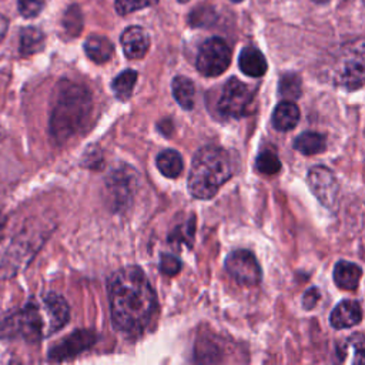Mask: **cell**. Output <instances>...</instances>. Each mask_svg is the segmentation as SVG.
<instances>
[{"label": "cell", "mask_w": 365, "mask_h": 365, "mask_svg": "<svg viewBox=\"0 0 365 365\" xmlns=\"http://www.w3.org/2000/svg\"><path fill=\"white\" fill-rule=\"evenodd\" d=\"M232 177V165L228 153L215 145L200 148L191 163L188 174V191L194 198L210 200Z\"/></svg>", "instance_id": "obj_4"}, {"label": "cell", "mask_w": 365, "mask_h": 365, "mask_svg": "<svg viewBox=\"0 0 365 365\" xmlns=\"http://www.w3.org/2000/svg\"><path fill=\"white\" fill-rule=\"evenodd\" d=\"M319 298H321L319 291H318L317 288H309V289L304 294L302 307H304L305 309H312V308L317 305V302L319 301Z\"/></svg>", "instance_id": "obj_31"}, {"label": "cell", "mask_w": 365, "mask_h": 365, "mask_svg": "<svg viewBox=\"0 0 365 365\" xmlns=\"http://www.w3.org/2000/svg\"><path fill=\"white\" fill-rule=\"evenodd\" d=\"M48 235V230L41 225H27L21 228L10 241L1 262L0 279H11L30 264Z\"/></svg>", "instance_id": "obj_5"}, {"label": "cell", "mask_w": 365, "mask_h": 365, "mask_svg": "<svg viewBox=\"0 0 365 365\" xmlns=\"http://www.w3.org/2000/svg\"><path fill=\"white\" fill-rule=\"evenodd\" d=\"M174 98L184 110H191L194 107L195 98V86L194 83L184 76H177L171 84Z\"/></svg>", "instance_id": "obj_21"}, {"label": "cell", "mask_w": 365, "mask_h": 365, "mask_svg": "<svg viewBox=\"0 0 365 365\" xmlns=\"http://www.w3.org/2000/svg\"><path fill=\"white\" fill-rule=\"evenodd\" d=\"M158 3V0H115V10L118 14L125 16L133 11L153 7Z\"/></svg>", "instance_id": "obj_28"}, {"label": "cell", "mask_w": 365, "mask_h": 365, "mask_svg": "<svg viewBox=\"0 0 365 365\" xmlns=\"http://www.w3.org/2000/svg\"><path fill=\"white\" fill-rule=\"evenodd\" d=\"M339 87L346 90H358L364 84V56L362 48L354 57L342 61L339 68L336 70L335 80Z\"/></svg>", "instance_id": "obj_11"}, {"label": "cell", "mask_w": 365, "mask_h": 365, "mask_svg": "<svg viewBox=\"0 0 365 365\" xmlns=\"http://www.w3.org/2000/svg\"><path fill=\"white\" fill-rule=\"evenodd\" d=\"M301 77L297 73H285L279 78L278 91L288 100H295L301 96Z\"/></svg>", "instance_id": "obj_24"}, {"label": "cell", "mask_w": 365, "mask_h": 365, "mask_svg": "<svg viewBox=\"0 0 365 365\" xmlns=\"http://www.w3.org/2000/svg\"><path fill=\"white\" fill-rule=\"evenodd\" d=\"M97 341V335L91 329H76L70 335L60 339L48 349V359L66 361L87 351Z\"/></svg>", "instance_id": "obj_10"}, {"label": "cell", "mask_w": 365, "mask_h": 365, "mask_svg": "<svg viewBox=\"0 0 365 365\" xmlns=\"http://www.w3.org/2000/svg\"><path fill=\"white\" fill-rule=\"evenodd\" d=\"M299 121V108L292 100L281 101L272 113V124L278 131H289Z\"/></svg>", "instance_id": "obj_16"}, {"label": "cell", "mask_w": 365, "mask_h": 365, "mask_svg": "<svg viewBox=\"0 0 365 365\" xmlns=\"http://www.w3.org/2000/svg\"><path fill=\"white\" fill-rule=\"evenodd\" d=\"M93 100L90 91L77 83H58L50 111L48 130L56 144H64L80 131L90 117Z\"/></svg>", "instance_id": "obj_3"}, {"label": "cell", "mask_w": 365, "mask_h": 365, "mask_svg": "<svg viewBox=\"0 0 365 365\" xmlns=\"http://www.w3.org/2000/svg\"><path fill=\"white\" fill-rule=\"evenodd\" d=\"M63 26L70 36H77L83 29V17L80 9L74 4L68 7L63 17Z\"/></svg>", "instance_id": "obj_27"}, {"label": "cell", "mask_w": 365, "mask_h": 365, "mask_svg": "<svg viewBox=\"0 0 365 365\" xmlns=\"http://www.w3.org/2000/svg\"><path fill=\"white\" fill-rule=\"evenodd\" d=\"M7 29H9V20L0 14V40L6 36Z\"/></svg>", "instance_id": "obj_32"}, {"label": "cell", "mask_w": 365, "mask_h": 365, "mask_svg": "<svg viewBox=\"0 0 365 365\" xmlns=\"http://www.w3.org/2000/svg\"><path fill=\"white\" fill-rule=\"evenodd\" d=\"M225 269L237 284L244 287H255L262 278L261 267L255 255L248 250H235L228 254Z\"/></svg>", "instance_id": "obj_8"}, {"label": "cell", "mask_w": 365, "mask_h": 365, "mask_svg": "<svg viewBox=\"0 0 365 365\" xmlns=\"http://www.w3.org/2000/svg\"><path fill=\"white\" fill-rule=\"evenodd\" d=\"M133 174L124 170H117L111 174V178L108 180V191L113 198L114 207H124L127 202V198L131 195L133 188Z\"/></svg>", "instance_id": "obj_14"}, {"label": "cell", "mask_w": 365, "mask_h": 365, "mask_svg": "<svg viewBox=\"0 0 365 365\" xmlns=\"http://www.w3.org/2000/svg\"><path fill=\"white\" fill-rule=\"evenodd\" d=\"M314 1H317V3H325V1H328V0H314Z\"/></svg>", "instance_id": "obj_34"}, {"label": "cell", "mask_w": 365, "mask_h": 365, "mask_svg": "<svg viewBox=\"0 0 365 365\" xmlns=\"http://www.w3.org/2000/svg\"><path fill=\"white\" fill-rule=\"evenodd\" d=\"M232 1H235V3H238V1H242V0H232Z\"/></svg>", "instance_id": "obj_36"}, {"label": "cell", "mask_w": 365, "mask_h": 365, "mask_svg": "<svg viewBox=\"0 0 365 365\" xmlns=\"http://www.w3.org/2000/svg\"><path fill=\"white\" fill-rule=\"evenodd\" d=\"M252 98L251 88L238 78L231 77L222 87L218 110L224 115L238 118L250 113Z\"/></svg>", "instance_id": "obj_7"}, {"label": "cell", "mask_w": 365, "mask_h": 365, "mask_svg": "<svg viewBox=\"0 0 365 365\" xmlns=\"http://www.w3.org/2000/svg\"><path fill=\"white\" fill-rule=\"evenodd\" d=\"M137 77H138L137 71L128 68V70L121 71V73L113 80L111 88H113L114 94H115V97H117L118 100L125 101V100H128V98L131 97L133 90H134V86H135V81H137Z\"/></svg>", "instance_id": "obj_23"}, {"label": "cell", "mask_w": 365, "mask_h": 365, "mask_svg": "<svg viewBox=\"0 0 365 365\" xmlns=\"http://www.w3.org/2000/svg\"><path fill=\"white\" fill-rule=\"evenodd\" d=\"M6 224H7V217L0 212V241L3 240V235H4V230H6Z\"/></svg>", "instance_id": "obj_33"}, {"label": "cell", "mask_w": 365, "mask_h": 365, "mask_svg": "<svg viewBox=\"0 0 365 365\" xmlns=\"http://www.w3.org/2000/svg\"><path fill=\"white\" fill-rule=\"evenodd\" d=\"M68 317L66 299L56 292H48L40 301L31 298L23 308L4 314L0 318V336L37 342L61 329Z\"/></svg>", "instance_id": "obj_2"}, {"label": "cell", "mask_w": 365, "mask_h": 365, "mask_svg": "<svg viewBox=\"0 0 365 365\" xmlns=\"http://www.w3.org/2000/svg\"><path fill=\"white\" fill-rule=\"evenodd\" d=\"M327 147V140L317 131H305L294 140V148L304 155H314L322 153Z\"/></svg>", "instance_id": "obj_20"}, {"label": "cell", "mask_w": 365, "mask_h": 365, "mask_svg": "<svg viewBox=\"0 0 365 365\" xmlns=\"http://www.w3.org/2000/svg\"><path fill=\"white\" fill-rule=\"evenodd\" d=\"M195 234V218H190L187 222L178 225L168 237V242H182L191 247Z\"/></svg>", "instance_id": "obj_26"}, {"label": "cell", "mask_w": 365, "mask_h": 365, "mask_svg": "<svg viewBox=\"0 0 365 365\" xmlns=\"http://www.w3.org/2000/svg\"><path fill=\"white\" fill-rule=\"evenodd\" d=\"M44 47V34L37 27H24L20 33V54L31 56Z\"/></svg>", "instance_id": "obj_22"}, {"label": "cell", "mask_w": 365, "mask_h": 365, "mask_svg": "<svg viewBox=\"0 0 365 365\" xmlns=\"http://www.w3.org/2000/svg\"><path fill=\"white\" fill-rule=\"evenodd\" d=\"M43 6H44L43 0H19L17 1L19 13L26 19L36 17L43 10Z\"/></svg>", "instance_id": "obj_30"}, {"label": "cell", "mask_w": 365, "mask_h": 365, "mask_svg": "<svg viewBox=\"0 0 365 365\" xmlns=\"http://www.w3.org/2000/svg\"><path fill=\"white\" fill-rule=\"evenodd\" d=\"M255 167L259 173L267 174V175H272V174H277L281 170V161H279L275 151L264 150L258 154V157L255 160Z\"/></svg>", "instance_id": "obj_25"}, {"label": "cell", "mask_w": 365, "mask_h": 365, "mask_svg": "<svg viewBox=\"0 0 365 365\" xmlns=\"http://www.w3.org/2000/svg\"><path fill=\"white\" fill-rule=\"evenodd\" d=\"M84 51L90 60L97 64H103L111 58L114 53V46L107 37L93 34L86 40Z\"/></svg>", "instance_id": "obj_18"}, {"label": "cell", "mask_w": 365, "mask_h": 365, "mask_svg": "<svg viewBox=\"0 0 365 365\" xmlns=\"http://www.w3.org/2000/svg\"><path fill=\"white\" fill-rule=\"evenodd\" d=\"M157 168L160 170V173L167 177V178H177L182 168H184V163H182V157L178 151L173 150V148H167L163 150L158 155H157Z\"/></svg>", "instance_id": "obj_19"}, {"label": "cell", "mask_w": 365, "mask_h": 365, "mask_svg": "<svg viewBox=\"0 0 365 365\" xmlns=\"http://www.w3.org/2000/svg\"><path fill=\"white\" fill-rule=\"evenodd\" d=\"M160 271L168 277H174L181 271V261L171 254H163L160 257Z\"/></svg>", "instance_id": "obj_29"}, {"label": "cell", "mask_w": 365, "mask_h": 365, "mask_svg": "<svg viewBox=\"0 0 365 365\" xmlns=\"http://www.w3.org/2000/svg\"><path fill=\"white\" fill-rule=\"evenodd\" d=\"M308 185L317 200L328 210H335L339 197V184L335 174L324 165H314L308 171Z\"/></svg>", "instance_id": "obj_9"}, {"label": "cell", "mask_w": 365, "mask_h": 365, "mask_svg": "<svg viewBox=\"0 0 365 365\" xmlns=\"http://www.w3.org/2000/svg\"><path fill=\"white\" fill-rule=\"evenodd\" d=\"M231 63V50L220 37L205 40L197 56V70L205 77H217L222 74Z\"/></svg>", "instance_id": "obj_6"}, {"label": "cell", "mask_w": 365, "mask_h": 365, "mask_svg": "<svg viewBox=\"0 0 365 365\" xmlns=\"http://www.w3.org/2000/svg\"><path fill=\"white\" fill-rule=\"evenodd\" d=\"M362 319V309L358 301L344 299L341 301L329 315V322L336 329L351 328L358 325Z\"/></svg>", "instance_id": "obj_13"}, {"label": "cell", "mask_w": 365, "mask_h": 365, "mask_svg": "<svg viewBox=\"0 0 365 365\" xmlns=\"http://www.w3.org/2000/svg\"><path fill=\"white\" fill-rule=\"evenodd\" d=\"M240 70L250 77H262L267 73V60L255 47H244L238 57Z\"/></svg>", "instance_id": "obj_15"}, {"label": "cell", "mask_w": 365, "mask_h": 365, "mask_svg": "<svg viewBox=\"0 0 365 365\" xmlns=\"http://www.w3.org/2000/svg\"><path fill=\"white\" fill-rule=\"evenodd\" d=\"M362 277V269L359 265L349 261H338L334 268V281L338 288L345 291H352L358 287Z\"/></svg>", "instance_id": "obj_17"}, {"label": "cell", "mask_w": 365, "mask_h": 365, "mask_svg": "<svg viewBox=\"0 0 365 365\" xmlns=\"http://www.w3.org/2000/svg\"><path fill=\"white\" fill-rule=\"evenodd\" d=\"M121 46L125 57L135 60L143 58L150 47V37L143 27L130 26L121 34Z\"/></svg>", "instance_id": "obj_12"}, {"label": "cell", "mask_w": 365, "mask_h": 365, "mask_svg": "<svg viewBox=\"0 0 365 365\" xmlns=\"http://www.w3.org/2000/svg\"><path fill=\"white\" fill-rule=\"evenodd\" d=\"M178 1H181V3H185V1H188V0H178Z\"/></svg>", "instance_id": "obj_35"}, {"label": "cell", "mask_w": 365, "mask_h": 365, "mask_svg": "<svg viewBox=\"0 0 365 365\" xmlns=\"http://www.w3.org/2000/svg\"><path fill=\"white\" fill-rule=\"evenodd\" d=\"M108 301L113 324L127 335L141 334L157 309V295L135 265L120 268L110 277Z\"/></svg>", "instance_id": "obj_1"}]
</instances>
